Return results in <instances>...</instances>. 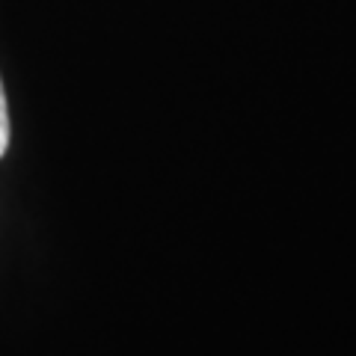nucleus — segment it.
<instances>
[{"label":"nucleus","instance_id":"obj_1","mask_svg":"<svg viewBox=\"0 0 356 356\" xmlns=\"http://www.w3.org/2000/svg\"><path fill=\"white\" fill-rule=\"evenodd\" d=\"M9 137H13V128H9V104H6L3 81H0V158H3L9 149Z\"/></svg>","mask_w":356,"mask_h":356}]
</instances>
